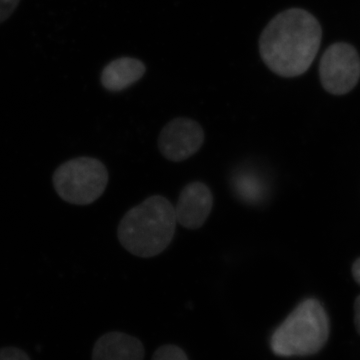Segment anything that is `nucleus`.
I'll list each match as a JSON object with an SVG mask.
<instances>
[{"mask_svg": "<svg viewBox=\"0 0 360 360\" xmlns=\"http://www.w3.org/2000/svg\"><path fill=\"white\" fill-rule=\"evenodd\" d=\"M146 65L136 58H122L111 61L101 73V84L108 91H122L139 82L144 73Z\"/></svg>", "mask_w": 360, "mask_h": 360, "instance_id": "1a4fd4ad", "label": "nucleus"}, {"mask_svg": "<svg viewBox=\"0 0 360 360\" xmlns=\"http://www.w3.org/2000/svg\"><path fill=\"white\" fill-rule=\"evenodd\" d=\"M319 77L324 89L331 94H347L359 80V52L352 45L345 42L330 45L322 56Z\"/></svg>", "mask_w": 360, "mask_h": 360, "instance_id": "39448f33", "label": "nucleus"}, {"mask_svg": "<svg viewBox=\"0 0 360 360\" xmlns=\"http://www.w3.org/2000/svg\"><path fill=\"white\" fill-rule=\"evenodd\" d=\"M213 207V195L210 187L194 181L182 188L176 206V221L187 229H200L210 217Z\"/></svg>", "mask_w": 360, "mask_h": 360, "instance_id": "0eeeda50", "label": "nucleus"}, {"mask_svg": "<svg viewBox=\"0 0 360 360\" xmlns=\"http://www.w3.org/2000/svg\"><path fill=\"white\" fill-rule=\"evenodd\" d=\"M176 222L172 203L165 196H150L125 213L118 225V239L135 257H156L172 243Z\"/></svg>", "mask_w": 360, "mask_h": 360, "instance_id": "f03ea898", "label": "nucleus"}, {"mask_svg": "<svg viewBox=\"0 0 360 360\" xmlns=\"http://www.w3.org/2000/svg\"><path fill=\"white\" fill-rule=\"evenodd\" d=\"M231 186L238 198L250 205H257L264 198V184L251 172H239L231 179Z\"/></svg>", "mask_w": 360, "mask_h": 360, "instance_id": "9d476101", "label": "nucleus"}, {"mask_svg": "<svg viewBox=\"0 0 360 360\" xmlns=\"http://www.w3.org/2000/svg\"><path fill=\"white\" fill-rule=\"evenodd\" d=\"M0 360H30V359L20 348L4 347L0 349Z\"/></svg>", "mask_w": 360, "mask_h": 360, "instance_id": "f8f14e48", "label": "nucleus"}, {"mask_svg": "<svg viewBox=\"0 0 360 360\" xmlns=\"http://www.w3.org/2000/svg\"><path fill=\"white\" fill-rule=\"evenodd\" d=\"M329 321L326 310L316 300H304L276 328L270 340L274 354L281 357L317 354L326 345Z\"/></svg>", "mask_w": 360, "mask_h": 360, "instance_id": "7ed1b4c3", "label": "nucleus"}, {"mask_svg": "<svg viewBox=\"0 0 360 360\" xmlns=\"http://www.w3.org/2000/svg\"><path fill=\"white\" fill-rule=\"evenodd\" d=\"M352 274H354L357 283L360 284V258L354 262V266H352Z\"/></svg>", "mask_w": 360, "mask_h": 360, "instance_id": "2eb2a0df", "label": "nucleus"}, {"mask_svg": "<svg viewBox=\"0 0 360 360\" xmlns=\"http://www.w3.org/2000/svg\"><path fill=\"white\" fill-rule=\"evenodd\" d=\"M321 37V26L311 13L288 9L272 18L260 35V56L276 75L300 77L314 63Z\"/></svg>", "mask_w": 360, "mask_h": 360, "instance_id": "f257e3e1", "label": "nucleus"}, {"mask_svg": "<svg viewBox=\"0 0 360 360\" xmlns=\"http://www.w3.org/2000/svg\"><path fill=\"white\" fill-rule=\"evenodd\" d=\"M354 323L356 326L357 333L360 335V295L356 298L354 303Z\"/></svg>", "mask_w": 360, "mask_h": 360, "instance_id": "4468645a", "label": "nucleus"}, {"mask_svg": "<svg viewBox=\"0 0 360 360\" xmlns=\"http://www.w3.org/2000/svg\"><path fill=\"white\" fill-rule=\"evenodd\" d=\"M205 142L200 123L179 117L167 123L158 137V148L167 160L180 162L195 155Z\"/></svg>", "mask_w": 360, "mask_h": 360, "instance_id": "423d86ee", "label": "nucleus"}, {"mask_svg": "<svg viewBox=\"0 0 360 360\" xmlns=\"http://www.w3.org/2000/svg\"><path fill=\"white\" fill-rule=\"evenodd\" d=\"M108 184V172L101 161L78 158L66 161L56 170L53 186L66 202L89 205L103 195Z\"/></svg>", "mask_w": 360, "mask_h": 360, "instance_id": "20e7f679", "label": "nucleus"}, {"mask_svg": "<svg viewBox=\"0 0 360 360\" xmlns=\"http://www.w3.org/2000/svg\"><path fill=\"white\" fill-rule=\"evenodd\" d=\"M141 341L127 333H108L96 341L92 360H143Z\"/></svg>", "mask_w": 360, "mask_h": 360, "instance_id": "6e6552de", "label": "nucleus"}, {"mask_svg": "<svg viewBox=\"0 0 360 360\" xmlns=\"http://www.w3.org/2000/svg\"><path fill=\"white\" fill-rule=\"evenodd\" d=\"M20 2V0H0V23L14 13Z\"/></svg>", "mask_w": 360, "mask_h": 360, "instance_id": "ddd939ff", "label": "nucleus"}, {"mask_svg": "<svg viewBox=\"0 0 360 360\" xmlns=\"http://www.w3.org/2000/svg\"><path fill=\"white\" fill-rule=\"evenodd\" d=\"M153 360H188V357L179 347L163 345L156 350Z\"/></svg>", "mask_w": 360, "mask_h": 360, "instance_id": "9b49d317", "label": "nucleus"}]
</instances>
